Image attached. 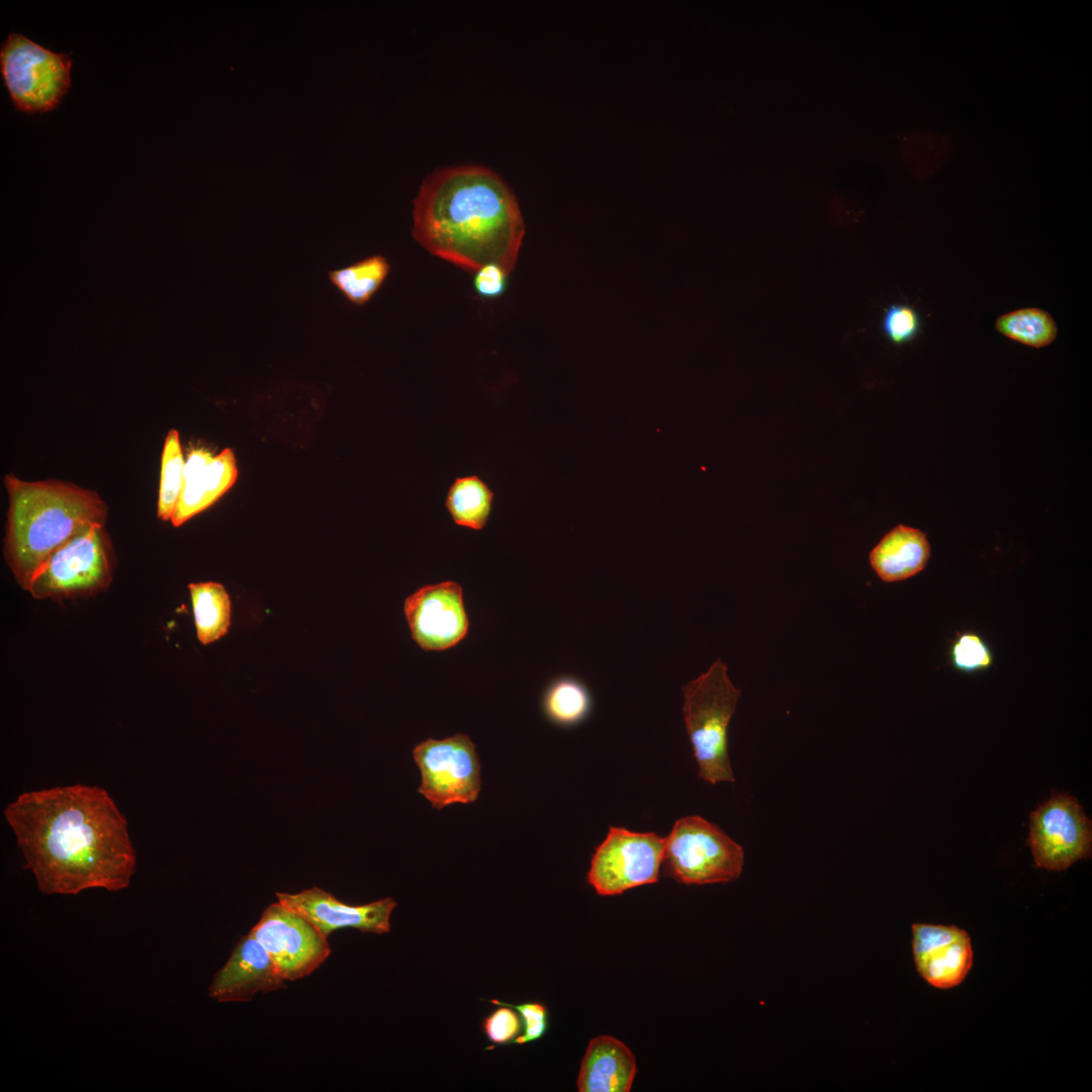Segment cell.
I'll return each instance as SVG.
<instances>
[{
    "mask_svg": "<svg viewBox=\"0 0 1092 1092\" xmlns=\"http://www.w3.org/2000/svg\"><path fill=\"white\" fill-rule=\"evenodd\" d=\"M4 816L41 893L115 892L129 885L135 850L126 819L104 789L73 785L23 793Z\"/></svg>",
    "mask_w": 1092,
    "mask_h": 1092,
    "instance_id": "cell-1",
    "label": "cell"
},
{
    "mask_svg": "<svg viewBox=\"0 0 1092 1092\" xmlns=\"http://www.w3.org/2000/svg\"><path fill=\"white\" fill-rule=\"evenodd\" d=\"M415 240L428 252L475 273L514 269L524 235L515 195L488 168L459 166L426 178L414 200Z\"/></svg>",
    "mask_w": 1092,
    "mask_h": 1092,
    "instance_id": "cell-2",
    "label": "cell"
},
{
    "mask_svg": "<svg viewBox=\"0 0 1092 1092\" xmlns=\"http://www.w3.org/2000/svg\"><path fill=\"white\" fill-rule=\"evenodd\" d=\"M9 507L5 559L26 589L48 558L87 526L103 524L107 507L93 490L58 480L4 478Z\"/></svg>",
    "mask_w": 1092,
    "mask_h": 1092,
    "instance_id": "cell-3",
    "label": "cell"
},
{
    "mask_svg": "<svg viewBox=\"0 0 1092 1092\" xmlns=\"http://www.w3.org/2000/svg\"><path fill=\"white\" fill-rule=\"evenodd\" d=\"M717 659L709 669L682 687V715L699 777L715 785L735 782L728 753V726L741 691Z\"/></svg>",
    "mask_w": 1092,
    "mask_h": 1092,
    "instance_id": "cell-4",
    "label": "cell"
},
{
    "mask_svg": "<svg viewBox=\"0 0 1092 1092\" xmlns=\"http://www.w3.org/2000/svg\"><path fill=\"white\" fill-rule=\"evenodd\" d=\"M662 863L668 877L685 885L728 883L740 877L744 851L715 824L687 816L664 837Z\"/></svg>",
    "mask_w": 1092,
    "mask_h": 1092,
    "instance_id": "cell-5",
    "label": "cell"
},
{
    "mask_svg": "<svg viewBox=\"0 0 1092 1092\" xmlns=\"http://www.w3.org/2000/svg\"><path fill=\"white\" fill-rule=\"evenodd\" d=\"M71 53H57L10 32L0 49V72L14 107L35 113L54 109L71 84Z\"/></svg>",
    "mask_w": 1092,
    "mask_h": 1092,
    "instance_id": "cell-6",
    "label": "cell"
},
{
    "mask_svg": "<svg viewBox=\"0 0 1092 1092\" xmlns=\"http://www.w3.org/2000/svg\"><path fill=\"white\" fill-rule=\"evenodd\" d=\"M103 524H92L58 548L39 567L26 589L35 599L92 594L111 580L110 543Z\"/></svg>",
    "mask_w": 1092,
    "mask_h": 1092,
    "instance_id": "cell-7",
    "label": "cell"
},
{
    "mask_svg": "<svg viewBox=\"0 0 1092 1092\" xmlns=\"http://www.w3.org/2000/svg\"><path fill=\"white\" fill-rule=\"evenodd\" d=\"M413 757L422 777L419 793L433 808L441 810L477 800L481 790L480 761L467 735L428 738L415 746Z\"/></svg>",
    "mask_w": 1092,
    "mask_h": 1092,
    "instance_id": "cell-8",
    "label": "cell"
},
{
    "mask_svg": "<svg viewBox=\"0 0 1092 1092\" xmlns=\"http://www.w3.org/2000/svg\"><path fill=\"white\" fill-rule=\"evenodd\" d=\"M664 838L653 832L611 827L596 848L587 882L602 896H614L658 881Z\"/></svg>",
    "mask_w": 1092,
    "mask_h": 1092,
    "instance_id": "cell-9",
    "label": "cell"
},
{
    "mask_svg": "<svg viewBox=\"0 0 1092 1092\" xmlns=\"http://www.w3.org/2000/svg\"><path fill=\"white\" fill-rule=\"evenodd\" d=\"M1030 846L1036 868L1066 871L1088 858L1092 848V827L1082 806L1072 796L1055 794L1029 816Z\"/></svg>",
    "mask_w": 1092,
    "mask_h": 1092,
    "instance_id": "cell-10",
    "label": "cell"
},
{
    "mask_svg": "<svg viewBox=\"0 0 1092 1092\" xmlns=\"http://www.w3.org/2000/svg\"><path fill=\"white\" fill-rule=\"evenodd\" d=\"M250 933L266 949L286 981L308 976L331 953L328 937L306 918L279 901L263 911Z\"/></svg>",
    "mask_w": 1092,
    "mask_h": 1092,
    "instance_id": "cell-11",
    "label": "cell"
},
{
    "mask_svg": "<svg viewBox=\"0 0 1092 1092\" xmlns=\"http://www.w3.org/2000/svg\"><path fill=\"white\" fill-rule=\"evenodd\" d=\"M403 611L412 638L424 650L448 649L467 634L469 621L462 588L455 581L417 589L405 599Z\"/></svg>",
    "mask_w": 1092,
    "mask_h": 1092,
    "instance_id": "cell-12",
    "label": "cell"
},
{
    "mask_svg": "<svg viewBox=\"0 0 1092 1092\" xmlns=\"http://www.w3.org/2000/svg\"><path fill=\"white\" fill-rule=\"evenodd\" d=\"M912 950L917 972L937 989L960 985L973 965L971 938L953 925L914 923Z\"/></svg>",
    "mask_w": 1092,
    "mask_h": 1092,
    "instance_id": "cell-13",
    "label": "cell"
},
{
    "mask_svg": "<svg viewBox=\"0 0 1092 1092\" xmlns=\"http://www.w3.org/2000/svg\"><path fill=\"white\" fill-rule=\"evenodd\" d=\"M279 902L311 922L326 937L336 929L354 928L383 934L390 931L389 918L396 906L391 898L364 905H348L325 890L313 887L296 894L277 892Z\"/></svg>",
    "mask_w": 1092,
    "mask_h": 1092,
    "instance_id": "cell-14",
    "label": "cell"
},
{
    "mask_svg": "<svg viewBox=\"0 0 1092 1092\" xmlns=\"http://www.w3.org/2000/svg\"><path fill=\"white\" fill-rule=\"evenodd\" d=\"M285 982L266 949L249 933L214 975L208 994L218 1002L249 1001L257 993L285 988Z\"/></svg>",
    "mask_w": 1092,
    "mask_h": 1092,
    "instance_id": "cell-15",
    "label": "cell"
},
{
    "mask_svg": "<svg viewBox=\"0 0 1092 1092\" xmlns=\"http://www.w3.org/2000/svg\"><path fill=\"white\" fill-rule=\"evenodd\" d=\"M237 476L231 449L215 456L203 448L192 450L185 459L183 490L171 523L178 527L209 508L233 486Z\"/></svg>",
    "mask_w": 1092,
    "mask_h": 1092,
    "instance_id": "cell-16",
    "label": "cell"
},
{
    "mask_svg": "<svg viewBox=\"0 0 1092 1092\" xmlns=\"http://www.w3.org/2000/svg\"><path fill=\"white\" fill-rule=\"evenodd\" d=\"M637 1071L636 1059L621 1040L610 1035L593 1038L581 1061L579 1092H628Z\"/></svg>",
    "mask_w": 1092,
    "mask_h": 1092,
    "instance_id": "cell-17",
    "label": "cell"
},
{
    "mask_svg": "<svg viewBox=\"0 0 1092 1092\" xmlns=\"http://www.w3.org/2000/svg\"><path fill=\"white\" fill-rule=\"evenodd\" d=\"M930 544L919 529L898 525L870 552V563L885 582L910 578L922 571L930 557Z\"/></svg>",
    "mask_w": 1092,
    "mask_h": 1092,
    "instance_id": "cell-18",
    "label": "cell"
},
{
    "mask_svg": "<svg viewBox=\"0 0 1092 1092\" xmlns=\"http://www.w3.org/2000/svg\"><path fill=\"white\" fill-rule=\"evenodd\" d=\"M594 699L587 685L571 674L557 675L545 687L541 709L552 724L571 728L583 723L592 714Z\"/></svg>",
    "mask_w": 1092,
    "mask_h": 1092,
    "instance_id": "cell-19",
    "label": "cell"
},
{
    "mask_svg": "<svg viewBox=\"0 0 1092 1092\" xmlns=\"http://www.w3.org/2000/svg\"><path fill=\"white\" fill-rule=\"evenodd\" d=\"M494 493L478 475L457 477L449 486L445 507L460 527L481 530L493 505Z\"/></svg>",
    "mask_w": 1092,
    "mask_h": 1092,
    "instance_id": "cell-20",
    "label": "cell"
},
{
    "mask_svg": "<svg viewBox=\"0 0 1092 1092\" xmlns=\"http://www.w3.org/2000/svg\"><path fill=\"white\" fill-rule=\"evenodd\" d=\"M196 634L202 644H209L226 634L231 624V600L217 582L188 585Z\"/></svg>",
    "mask_w": 1092,
    "mask_h": 1092,
    "instance_id": "cell-21",
    "label": "cell"
},
{
    "mask_svg": "<svg viewBox=\"0 0 1092 1092\" xmlns=\"http://www.w3.org/2000/svg\"><path fill=\"white\" fill-rule=\"evenodd\" d=\"M389 271L388 260L382 255H373L329 271L328 278L350 303L363 306L379 290Z\"/></svg>",
    "mask_w": 1092,
    "mask_h": 1092,
    "instance_id": "cell-22",
    "label": "cell"
},
{
    "mask_svg": "<svg viewBox=\"0 0 1092 1092\" xmlns=\"http://www.w3.org/2000/svg\"><path fill=\"white\" fill-rule=\"evenodd\" d=\"M901 158L918 178L935 174L957 152L952 140L942 133L911 130L899 138Z\"/></svg>",
    "mask_w": 1092,
    "mask_h": 1092,
    "instance_id": "cell-23",
    "label": "cell"
},
{
    "mask_svg": "<svg viewBox=\"0 0 1092 1092\" xmlns=\"http://www.w3.org/2000/svg\"><path fill=\"white\" fill-rule=\"evenodd\" d=\"M998 333L1028 347L1042 348L1051 345L1058 334V327L1050 312L1026 307L1000 315L995 322Z\"/></svg>",
    "mask_w": 1092,
    "mask_h": 1092,
    "instance_id": "cell-24",
    "label": "cell"
},
{
    "mask_svg": "<svg viewBox=\"0 0 1092 1092\" xmlns=\"http://www.w3.org/2000/svg\"><path fill=\"white\" fill-rule=\"evenodd\" d=\"M184 465L179 434L176 430H170L162 452L158 497L157 514L163 521H171L178 506L184 485Z\"/></svg>",
    "mask_w": 1092,
    "mask_h": 1092,
    "instance_id": "cell-25",
    "label": "cell"
},
{
    "mask_svg": "<svg viewBox=\"0 0 1092 1092\" xmlns=\"http://www.w3.org/2000/svg\"><path fill=\"white\" fill-rule=\"evenodd\" d=\"M949 657L952 666L964 673L987 670L994 661L990 646L975 632L958 634L951 642Z\"/></svg>",
    "mask_w": 1092,
    "mask_h": 1092,
    "instance_id": "cell-26",
    "label": "cell"
},
{
    "mask_svg": "<svg viewBox=\"0 0 1092 1092\" xmlns=\"http://www.w3.org/2000/svg\"><path fill=\"white\" fill-rule=\"evenodd\" d=\"M920 328V316L912 306L894 303L885 309L882 331L893 344L904 345L912 342L918 336Z\"/></svg>",
    "mask_w": 1092,
    "mask_h": 1092,
    "instance_id": "cell-27",
    "label": "cell"
},
{
    "mask_svg": "<svg viewBox=\"0 0 1092 1092\" xmlns=\"http://www.w3.org/2000/svg\"><path fill=\"white\" fill-rule=\"evenodd\" d=\"M522 1021L510 1006L500 1005L483 1018L481 1026L487 1039L493 1044L514 1042L520 1035Z\"/></svg>",
    "mask_w": 1092,
    "mask_h": 1092,
    "instance_id": "cell-28",
    "label": "cell"
},
{
    "mask_svg": "<svg viewBox=\"0 0 1092 1092\" xmlns=\"http://www.w3.org/2000/svg\"><path fill=\"white\" fill-rule=\"evenodd\" d=\"M489 1002L497 1006H510L520 1013L524 1032L514 1040L515 1043H528L541 1038L545 1034L548 1028V1010L545 1005L538 1002L514 1005L496 999L489 1000Z\"/></svg>",
    "mask_w": 1092,
    "mask_h": 1092,
    "instance_id": "cell-29",
    "label": "cell"
},
{
    "mask_svg": "<svg viewBox=\"0 0 1092 1092\" xmlns=\"http://www.w3.org/2000/svg\"><path fill=\"white\" fill-rule=\"evenodd\" d=\"M473 274V287L481 298H497L507 289L510 273L497 264H487Z\"/></svg>",
    "mask_w": 1092,
    "mask_h": 1092,
    "instance_id": "cell-30",
    "label": "cell"
}]
</instances>
